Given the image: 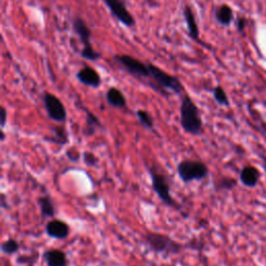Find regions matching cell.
<instances>
[{
	"label": "cell",
	"mask_w": 266,
	"mask_h": 266,
	"mask_svg": "<svg viewBox=\"0 0 266 266\" xmlns=\"http://www.w3.org/2000/svg\"><path fill=\"white\" fill-rule=\"evenodd\" d=\"M148 66L150 70L149 86L151 89L156 90L157 93L165 97H170L172 93L182 94L184 91V87L178 77L169 74L154 64L149 63Z\"/></svg>",
	"instance_id": "cell-1"
},
{
	"label": "cell",
	"mask_w": 266,
	"mask_h": 266,
	"mask_svg": "<svg viewBox=\"0 0 266 266\" xmlns=\"http://www.w3.org/2000/svg\"><path fill=\"white\" fill-rule=\"evenodd\" d=\"M180 124L182 129L190 135L200 136L203 134L204 128L200 109L187 94H184L181 98Z\"/></svg>",
	"instance_id": "cell-2"
},
{
	"label": "cell",
	"mask_w": 266,
	"mask_h": 266,
	"mask_svg": "<svg viewBox=\"0 0 266 266\" xmlns=\"http://www.w3.org/2000/svg\"><path fill=\"white\" fill-rule=\"evenodd\" d=\"M149 175L152 181L153 190L155 191L157 197L166 206L175 209L177 211L182 210V205L172 197L171 194V183L169 177L157 166L149 168Z\"/></svg>",
	"instance_id": "cell-3"
},
{
	"label": "cell",
	"mask_w": 266,
	"mask_h": 266,
	"mask_svg": "<svg viewBox=\"0 0 266 266\" xmlns=\"http://www.w3.org/2000/svg\"><path fill=\"white\" fill-rule=\"evenodd\" d=\"M145 241L149 249L157 254L176 255L181 253L184 249V244L174 240L169 235L162 233L148 232L145 235Z\"/></svg>",
	"instance_id": "cell-4"
},
{
	"label": "cell",
	"mask_w": 266,
	"mask_h": 266,
	"mask_svg": "<svg viewBox=\"0 0 266 266\" xmlns=\"http://www.w3.org/2000/svg\"><path fill=\"white\" fill-rule=\"evenodd\" d=\"M177 173L183 183H190L193 181H202L209 175L208 167L200 160L185 159L179 162Z\"/></svg>",
	"instance_id": "cell-5"
},
{
	"label": "cell",
	"mask_w": 266,
	"mask_h": 266,
	"mask_svg": "<svg viewBox=\"0 0 266 266\" xmlns=\"http://www.w3.org/2000/svg\"><path fill=\"white\" fill-rule=\"evenodd\" d=\"M73 29L75 34L80 39L81 43L84 45L83 50H81V56H83L87 60L96 61L101 57V54L98 53L94 49L93 45L90 43L91 38V30L87 24V22L83 18L76 17L73 20Z\"/></svg>",
	"instance_id": "cell-6"
},
{
	"label": "cell",
	"mask_w": 266,
	"mask_h": 266,
	"mask_svg": "<svg viewBox=\"0 0 266 266\" xmlns=\"http://www.w3.org/2000/svg\"><path fill=\"white\" fill-rule=\"evenodd\" d=\"M114 59L122 69H124L131 76L139 80H149L150 70L148 63H142L141 60L128 54L115 55Z\"/></svg>",
	"instance_id": "cell-7"
},
{
	"label": "cell",
	"mask_w": 266,
	"mask_h": 266,
	"mask_svg": "<svg viewBox=\"0 0 266 266\" xmlns=\"http://www.w3.org/2000/svg\"><path fill=\"white\" fill-rule=\"evenodd\" d=\"M103 2L120 23L127 27L135 25V19L128 11L125 0H103Z\"/></svg>",
	"instance_id": "cell-8"
},
{
	"label": "cell",
	"mask_w": 266,
	"mask_h": 266,
	"mask_svg": "<svg viewBox=\"0 0 266 266\" xmlns=\"http://www.w3.org/2000/svg\"><path fill=\"white\" fill-rule=\"evenodd\" d=\"M43 101L47 115L51 120L56 123H65L67 121V110L59 98L51 93H45Z\"/></svg>",
	"instance_id": "cell-9"
},
{
	"label": "cell",
	"mask_w": 266,
	"mask_h": 266,
	"mask_svg": "<svg viewBox=\"0 0 266 266\" xmlns=\"http://www.w3.org/2000/svg\"><path fill=\"white\" fill-rule=\"evenodd\" d=\"M46 234L50 238L64 240L67 239L70 235V227L67 222L61 220L53 219L46 224Z\"/></svg>",
	"instance_id": "cell-10"
},
{
	"label": "cell",
	"mask_w": 266,
	"mask_h": 266,
	"mask_svg": "<svg viewBox=\"0 0 266 266\" xmlns=\"http://www.w3.org/2000/svg\"><path fill=\"white\" fill-rule=\"evenodd\" d=\"M76 78L80 84L93 89H98L102 83L100 74L89 66H85L83 69H80L76 74Z\"/></svg>",
	"instance_id": "cell-11"
},
{
	"label": "cell",
	"mask_w": 266,
	"mask_h": 266,
	"mask_svg": "<svg viewBox=\"0 0 266 266\" xmlns=\"http://www.w3.org/2000/svg\"><path fill=\"white\" fill-rule=\"evenodd\" d=\"M183 17L184 20H185L186 23V27L188 30V35L189 37L196 41L197 43L203 44L200 40V29L199 26L197 24V20H196V16H194V13L192 11V8L190 5L186 4L183 8Z\"/></svg>",
	"instance_id": "cell-12"
},
{
	"label": "cell",
	"mask_w": 266,
	"mask_h": 266,
	"mask_svg": "<svg viewBox=\"0 0 266 266\" xmlns=\"http://www.w3.org/2000/svg\"><path fill=\"white\" fill-rule=\"evenodd\" d=\"M43 258L47 266H68V257L65 252L57 249H50L43 253Z\"/></svg>",
	"instance_id": "cell-13"
},
{
	"label": "cell",
	"mask_w": 266,
	"mask_h": 266,
	"mask_svg": "<svg viewBox=\"0 0 266 266\" xmlns=\"http://www.w3.org/2000/svg\"><path fill=\"white\" fill-rule=\"evenodd\" d=\"M239 179L244 186L250 188L256 187L260 179V172L257 168L252 166L244 167L240 172Z\"/></svg>",
	"instance_id": "cell-14"
},
{
	"label": "cell",
	"mask_w": 266,
	"mask_h": 266,
	"mask_svg": "<svg viewBox=\"0 0 266 266\" xmlns=\"http://www.w3.org/2000/svg\"><path fill=\"white\" fill-rule=\"evenodd\" d=\"M107 103L115 108H125L127 105V100L126 97L124 96V94L122 93L121 89H119L118 88H110L108 89V90L106 91L105 95Z\"/></svg>",
	"instance_id": "cell-15"
},
{
	"label": "cell",
	"mask_w": 266,
	"mask_h": 266,
	"mask_svg": "<svg viewBox=\"0 0 266 266\" xmlns=\"http://www.w3.org/2000/svg\"><path fill=\"white\" fill-rule=\"evenodd\" d=\"M216 20L222 26H229L233 22L234 12L230 5L222 4L216 9Z\"/></svg>",
	"instance_id": "cell-16"
},
{
	"label": "cell",
	"mask_w": 266,
	"mask_h": 266,
	"mask_svg": "<svg viewBox=\"0 0 266 266\" xmlns=\"http://www.w3.org/2000/svg\"><path fill=\"white\" fill-rule=\"evenodd\" d=\"M38 204L43 219H53L55 216V207L49 196H43L38 199Z\"/></svg>",
	"instance_id": "cell-17"
},
{
	"label": "cell",
	"mask_w": 266,
	"mask_h": 266,
	"mask_svg": "<svg viewBox=\"0 0 266 266\" xmlns=\"http://www.w3.org/2000/svg\"><path fill=\"white\" fill-rule=\"evenodd\" d=\"M86 111H87V127L85 129V134L87 136H90L93 135L95 131L97 130L96 128L101 127V122L94 114H91L90 111L87 109Z\"/></svg>",
	"instance_id": "cell-18"
},
{
	"label": "cell",
	"mask_w": 266,
	"mask_h": 266,
	"mask_svg": "<svg viewBox=\"0 0 266 266\" xmlns=\"http://www.w3.org/2000/svg\"><path fill=\"white\" fill-rule=\"evenodd\" d=\"M53 136L49 138V141H52L56 145L64 146L68 141V134L64 127H53L52 128Z\"/></svg>",
	"instance_id": "cell-19"
},
{
	"label": "cell",
	"mask_w": 266,
	"mask_h": 266,
	"mask_svg": "<svg viewBox=\"0 0 266 266\" xmlns=\"http://www.w3.org/2000/svg\"><path fill=\"white\" fill-rule=\"evenodd\" d=\"M136 117H137L140 124L142 125V127H145L148 130L154 129V120H153V117L149 114L147 110L138 109L136 111Z\"/></svg>",
	"instance_id": "cell-20"
},
{
	"label": "cell",
	"mask_w": 266,
	"mask_h": 266,
	"mask_svg": "<svg viewBox=\"0 0 266 266\" xmlns=\"http://www.w3.org/2000/svg\"><path fill=\"white\" fill-rule=\"evenodd\" d=\"M212 95L214 100H216L218 103L222 106H229L230 105V101L227 96V93L224 91V89L221 87L218 86L212 89Z\"/></svg>",
	"instance_id": "cell-21"
},
{
	"label": "cell",
	"mask_w": 266,
	"mask_h": 266,
	"mask_svg": "<svg viewBox=\"0 0 266 266\" xmlns=\"http://www.w3.org/2000/svg\"><path fill=\"white\" fill-rule=\"evenodd\" d=\"M19 250H20V243L13 238L5 240L1 244V252L5 255H14L18 253Z\"/></svg>",
	"instance_id": "cell-22"
},
{
	"label": "cell",
	"mask_w": 266,
	"mask_h": 266,
	"mask_svg": "<svg viewBox=\"0 0 266 266\" xmlns=\"http://www.w3.org/2000/svg\"><path fill=\"white\" fill-rule=\"evenodd\" d=\"M236 185V181L232 178H222L220 180L219 184L217 185V187L219 189H227V190H231Z\"/></svg>",
	"instance_id": "cell-23"
},
{
	"label": "cell",
	"mask_w": 266,
	"mask_h": 266,
	"mask_svg": "<svg viewBox=\"0 0 266 266\" xmlns=\"http://www.w3.org/2000/svg\"><path fill=\"white\" fill-rule=\"evenodd\" d=\"M84 161L89 167H97L98 165V158L90 152L84 153Z\"/></svg>",
	"instance_id": "cell-24"
},
{
	"label": "cell",
	"mask_w": 266,
	"mask_h": 266,
	"mask_svg": "<svg viewBox=\"0 0 266 266\" xmlns=\"http://www.w3.org/2000/svg\"><path fill=\"white\" fill-rule=\"evenodd\" d=\"M7 122V111L4 106L1 107V120H0V124H1V129H4Z\"/></svg>",
	"instance_id": "cell-25"
},
{
	"label": "cell",
	"mask_w": 266,
	"mask_h": 266,
	"mask_svg": "<svg viewBox=\"0 0 266 266\" xmlns=\"http://www.w3.org/2000/svg\"><path fill=\"white\" fill-rule=\"evenodd\" d=\"M245 26H247V20H245L244 18L240 17L237 19V23H236V27L238 29V32L241 33L243 32V29L245 28Z\"/></svg>",
	"instance_id": "cell-26"
},
{
	"label": "cell",
	"mask_w": 266,
	"mask_h": 266,
	"mask_svg": "<svg viewBox=\"0 0 266 266\" xmlns=\"http://www.w3.org/2000/svg\"><path fill=\"white\" fill-rule=\"evenodd\" d=\"M5 204H6V202H5V196L2 193L1 194V207H2V209H5L6 208Z\"/></svg>",
	"instance_id": "cell-27"
},
{
	"label": "cell",
	"mask_w": 266,
	"mask_h": 266,
	"mask_svg": "<svg viewBox=\"0 0 266 266\" xmlns=\"http://www.w3.org/2000/svg\"><path fill=\"white\" fill-rule=\"evenodd\" d=\"M0 139H1V141H4V139H5V133H4V129H1V136H0Z\"/></svg>",
	"instance_id": "cell-28"
},
{
	"label": "cell",
	"mask_w": 266,
	"mask_h": 266,
	"mask_svg": "<svg viewBox=\"0 0 266 266\" xmlns=\"http://www.w3.org/2000/svg\"><path fill=\"white\" fill-rule=\"evenodd\" d=\"M264 170H265V172H266V161H265V163H264Z\"/></svg>",
	"instance_id": "cell-29"
}]
</instances>
